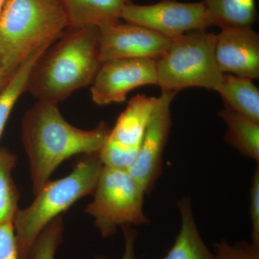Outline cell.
<instances>
[{
	"mask_svg": "<svg viewBox=\"0 0 259 259\" xmlns=\"http://www.w3.org/2000/svg\"><path fill=\"white\" fill-rule=\"evenodd\" d=\"M16 161L14 153L0 148V225L14 222L20 209V195L12 175Z\"/></svg>",
	"mask_w": 259,
	"mask_h": 259,
	"instance_id": "obj_19",
	"label": "cell"
},
{
	"mask_svg": "<svg viewBox=\"0 0 259 259\" xmlns=\"http://www.w3.org/2000/svg\"><path fill=\"white\" fill-rule=\"evenodd\" d=\"M0 259H20L13 222L0 225Z\"/></svg>",
	"mask_w": 259,
	"mask_h": 259,
	"instance_id": "obj_24",
	"label": "cell"
},
{
	"mask_svg": "<svg viewBox=\"0 0 259 259\" xmlns=\"http://www.w3.org/2000/svg\"><path fill=\"white\" fill-rule=\"evenodd\" d=\"M157 101L158 97L143 95L132 97L107 139L122 147L139 149Z\"/></svg>",
	"mask_w": 259,
	"mask_h": 259,
	"instance_id": "obj_12",
	"label": "cell"
},
{
	"mask_svg": "<svg viewBox=\"0 0 259 259\" xmlns=\"http://www.w3.org/2000/svg\"><path fill=\"white\" fill-rule=\"evenodd\" d=\"M218 93L225 109L259 123V90L252 80L224 74Z\"/></svg>",
	"mask_w": 259,
	"mask_h": 259,
	"instance_id": "obj_15",
	"label": "cell"
},
{
	"mask_svg": "<svg viewBox=\"0 0 259 259\" xmlns=\"http://www.w3.org/2000/svg\"><path fill=\"white\" fill-rule=\"evenodd\" d=\"M124 240H125V249L121 259H137L136 254V244L138 235L136 230L131 226H122ZM95 259H109L103 256H97Z\"/></svg>",
	"mask_w": 259,
	"mask_h": 259,
	"instance_id": "obj_25",
	"label": "cell"
},
{
	"mask_svg": "<svg viewBox=\"0 0 259 259\" xmlns=\"http://www.w3.org/2000/svg\"><path fill=\"white\" fill-rule=\"evenodd\" d=\"M215 57L221 72L250 80L259 78V35L252 27L221 29Z\"/></svg>",
	"mask_w": 259,
	"mask_h": 259,
	"instance_id": "obj_11",
	"label": "cell"
},
{
	"mask_svg": "<svg viewBox=\"0 0 259 259\" xmlns=\"http://www.w3.org/2000/svg\"><path fill=\"white\" fill-rule=\"evenodd\" d=\"M110 131L105 122L92 130L78 128L63 117L57 104L37 101L22 120V141L34 194L50 182L66 160L76 155L98 153Z\"/></svg>",
	"mask_w": 259,
	"mask_h": 259,
	"instance_id": "obj_1",
	"label": "cell"
},
{
	"mask_svg": "<svg viewBox=\"0 0 259 259\" xmlns=\"http://www.w3.org/2000/svg\"><path fill=\"white\" fill-rule=\"evenodd\" d=\"M5 2H6V0H0V11H1L2 8H3Z\"/></svg>",
	"mask_w": 259,
	"mask_h": 259,
	"instance_id": "obj_27",
	"label": "cell"
},
{
	"mask_svg": "<svg viewBox=\"0 0 259 259\" xmlns=\"http://www.w3.org/2000/svg\"><path fill=\"white\" fill-rule=\"evenodd\" d=\"M219 116L227 126L225 139L245 157L259 161V123L223 109Z\"/></svg>",
	"mask_w": 259,
	"mask_h": 259,
	"instance_id": "obj_17",
	"label": "cell"
},
{
	"mask_svg": "<svg viewBox=\"0 0 259 259\" xmlns=\"http://www.w3.org/2000/svg\"><path fill=\"white\" fill-rule=\"evenodd\" d=\"M9 78L5 74L4 68H3V64H2L1 61H0V90L4 88Z\"/></svg>",
	"mask_w": 259,
	"mask_h": 259,
	"instance_id": "obj_26",
	"label": "cell"
},
{
	"mask_svg": "<svg viewBox=\"0 0 259 259\" xmlns=\"http://www.w3.org/2000/svg\"><path fill=\"white\" fill-rule=\"evenodd\" d=\"M138 148L122 147L107 139L98 156L102 165L117 169L128 170L139 154Z\"/></svg>",
	"mask_w": 259,
	"mask_h": 259,
	"instance_id": "obj_21",
	"label": "cell"
},
{
	"mask_svg": "<svg viewBox=\"0 0 259 259\" xmlns=\"http://www.w3.org/2000/svg\"><path fill=\"white\" fill-rule=\"evenodd\" d=\"M64 225L62 216L56 218L40 233L34 242L27 259H55L63 242Z\"/></svg>",
	"mask_w": 259,
	"mask_h": 259,
	"instance_id": "obj_20",
	"label": "cell"
},
{
	"mask_svg": "<svg viewBox=\"0 0 259 259\" xmlns=\"http://www.w3.org/2000/svg\"><path fill=\"white\" fill-rule=\"evenodd\" d=\"M215 254L219 259H259V247L246 241L231 245L226 241L214 243Z\"/></svg>",
	"mask_w": 259,
	"mask_h": 259,
	"instance_id": "obj_22",
	"label": "cell"
},
{
	"mask_svg": "<svg viewBox=\"0 0 259 259\" xmlns=\"http://www.w3.org/2000/svg\"><path fill=\"white\" fill-rule=\"evenodd\" d=\"M211 25L221 29L252 27L257 18L255 0H203Z\"/></svg>",
	"mask_w": 259,
	"mask_h": 259,
	"instance_id": "obj_16",
	"label": "cell"
},
{
	"mask_svg": "<svg viewBox=\"0 0 259 259\" xmlns=\"http://www.w3.org/2000/svg\"><path fill=\"white\" fill-rule=\"evenodd\" d=\"M102 166L98 153L83 155L69 175L48 182L30 206L19 209L13 225L20 259L28 258L34 242L49 223L93 194Z\"/></svg>",
	"mask_w": 259,
	"mask_h": 259,
	"instance_id": "obj_4",
	"label": "cell"
},
{
	"mask_svg": "<svg viewBox=\"0 0 259 259\" xmlns=\"http://www.w3.org/2000/svg\"><path fill=\"white\" fill-rule=\"evenodd\" d=\"M69 27H101L122 20V13L134 0H59Z\"/></svg>",
	"mask_w": 259,
	"mask_h": 259,
	"instance_id": "obj_13",
	"label": "cell"
},
{
	"mask_svg": "<svg viewBox=\"0 0 259 259\" xmlns=\"http://www.w3.org/2000/svg\"><path fill=\"white\" fill-rule=\"evenodd\" d=\"M102 63L98 27H69L34 66L26 92L37 101L59 105L93 84Z\"/></svg>",
	"mask_w": 259,
	"mask_h": 259,
	"instance_id": "obj_2",
	"label": "cell"
},
{
	"mask_svg": "<svg viewBox=\"0 0 259 259\" xmlns=\"http://www.w3.org/2000/svg\"><path fill=\"white\" fill-rule=\"evenodd\" d=\"M250 218L251 243L259 247V166L257 165L251 179L250 189Z\"/></svg>",
	"mask_w": 259,
	"mask_h": 259,
	"instance_id": "obj_23",
	"label": "cell"
},
{
	"mask_svg": "<svg viewBox=\"0 0 259 259\" xmlns=\"http://www.w3.org/2000/svg\"><path fill=\"white\" fill-rule=\"evenodd\" d=\"M122 20L158 32L176 37L194 30L212 26L203 1L182 3L176 0H161L152 5H127Z\"/></svg>",
	"mask_w": 259,
	"mask_h": 259,
	"instance_id": "obj_7",
	"label": "cell"
},
{
	"mask_svg": "<svg viewBox=\"0 0 259 259\" xmlns=\"http://www.w3.org/2000/svg\"><path fill=\"white\" fill-rule=\"evenodd\" d=\"M69 27L59 0H6L0 11V61L7 76Z\"/></svg>",
	"mask_w": 259,
	"mask_h": 259,
	"instance_id": "obj_3",
	"label": "cell"
},
{
	"mask_svg": "<svg viewBox=\"0 0 259 259\" xmlns=\"http://www.w3.org/2000/svg\"><path fill=\"white\" fill-rule=\"evenodd\" d=\"M173 39L147 28L115 22L99 27L102 62L117 59H151L157 61L169 49Z\"/></svg>",
	"mask_w": 259,
	"mask_h": 259,
	"instance_id": "obj_9",
	"label": "cell"
},
{
	"mask_svg": "<svg viewBox=\"0 0 259 259\" xmlns=\"http://www.w3.org/2000/svg\"><path fill=\"white\" fill-rule=\"evenodd\" d=\"M216 34L194 30L173 39L156 61L158 86L161 91L202 88L218 92L224 74L215 57Z\"/></svg>",
	"mask_w": 259,
	"mask_h": 259,
	"instance_id": "obj_5",
	"label": "cell"
},
{
	"mask_svg": "<svg viewBox=\"0 0 259 259\" xmlns=\"http://www.w3.org/2000/svg\"><path fill=\"white\" fill-rule=\"evenodd\" d=\"M177 93L175 91L161 92L137 158L127 170L146 193L152 190L161 174L163 151L171 127V105Z\"/></svg>",
	"mask_w": 259,
	"mask_h": 259,
	"instance_id": "obj_10",
	"label": "cell"
},
{
	"mask_svg": "<svg viewBox=\"0 0 259 259\" xmlns=\"http://www.w3.org/2000/svg\"><path fill=\"white\" fill-rule=\"evenodd\" d=\"M146 85H157L156 60L117 59L104 61L91 88L92 99L97 105L125 101L130 92Z\"/></svg>",
	"mask_w": 259,
	"mask_h": 259,
	"instance_id": "obj_8",
	"label": "cell"
},
{
	"mask_svg": "<svg viewBox=\"0 0 259 259\" xmlns=\"http://www.w3.org/2000/svg\"><path fill=\"white\" fill-rule=\"evenodd\" d=\"M144 188L127 170L102 166L86 212L103 238L115 235L117 228L148 224L144 211Z\"/></svg>",
	"mask_w": 259,
	"mask_h": 259,
	"instance_id": "obj_6",
	"label": "cell"
},
{
	"mask_svg": "<svg viewBox=\"0 0 259 259\" xmlns=\"http://www.w3.org/2000/svg\"><path fill=\"white\" fill-rule=\"evenodd\" d=\"M49 47L50 46H47L34 52L10 76L6 84L0 91V138L15 104L26 92L29 76L34 66Z\"/></svg>",
	"mask_w": 259,
	"mask_h": 259,
	"instance_id": "obj_18",
	"label": "cell"
},
{
	"mask_svg": "<svg viewBox=\"0 0 259 259\" xmlns=\"http://www.w3.org/2000/svg\"><path fill=\"white\" fill-rule=\"evenodd\" d=\"M181 228L175 243L163 259H219L213 253L199 234L190 199L185 197L178 202Z\"/></svg>",
	"mask_w": 259,
	"mask_h": 259,
	"instance_id": "obj_14",
	"label": "cell"
}]
</instances>
